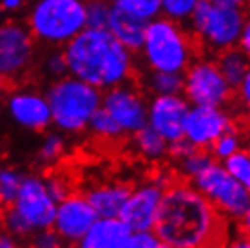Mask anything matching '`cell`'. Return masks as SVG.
I'll use <instances>...</instances> for the list:
<instances>
[{"label": "cell", "mask_w": 250, "mask_h": 248, "mask_svg": "<svg viewBox=\"0 0 250 248\" xmlns=\"http://www.w3.org/2000/svg\"><path fill=\"white\" fill-rule=\"evenodd\" d=\"M238 47H239V49H243L245 53H249V49H250V24L245 25L243 31H241V35H239Z\"/></svg>", "instance_id": "40"}, {"label": "cell", "mask_w": 250, "mask_h": 248, "mask_svg": "<svg viewBox=\"0 0 250 248\" xmlns=\"http://www.w3.org/2000/svg\"><path fill=\"white\" fill-rule=\"evenodd\" d=\"M145 85L152 96L160 94H182L183 75L180 73H163V71H149L145 78Z\"/></svg>", "instance_id": "22"}, {"label": "cell", "mask_w": 250, "mask_h": 248, "mask_svg": "<svg viewBox=\"0 0 250 248\" xmlns=\"http://www.w3.org/2000/svg\"><path fill=\"white\" fill-rule=\"evenodd\" d=\"M218 4H225V6H234V7H245L249 4V0H212Z\"/></svg>", "instance_id": "43"}, {"label": "cell", "mask_w": 250, "mask_h": 248, "mask_svg": "<svg viewBox=\"0 0 250 248\" xmlns=\"http://www.w3.org/2000/svg\"><path fill=\"white\" fill-rule=\"evenodd\" d=\"M109 2L114 9L129 13L144 22L160 17V0H109Z\"/></svg>", "instance_id": "24"}, {"label": "cell", "mask_w": 250, "mask_h": 248, "mask_svg": "<svg viewBox=\"0 0 250 248\" xmlns=\"http://www.w3.org/2000/svg\"><path fill=\"white\" fill-rule=\"evenodd\" d=\"M45 181V186H47V190H49L51 198L55 199V201H60L67 196L71 190H69V185L67 181L62 180V178H58V176H49V178H44Z\"/></svg>", "instance_id": "36"}, {"label": "cell", "mask_w": 250, "mask_h": 248, "mask_svg": "<svg viewBox=\"0 0 250 248\" xmlns=\"http://www.w3.org/2000/svg\"><path fill=\"white\" fill-rule=\"evenodd\" d=\"M9 207L31 227L33 232L53 227L57 201L51 198L44 178L40 176H24L19 194Z\"/></svg>", "instance_id": "11"}, {"label": "cell", "mask_w": 250, "mask_h": 248, "mask_svg": "<svg viewBox=\"0 0 250 248\" xmlns=\"http://www.w3.org/2000/svg\"><path fill=\"white\" fill-rule=\"evenodd\" d=\"M162 241L152 230H140V232H129L122 248H162Z\"/></svg>", "instance_id": "34"}, {"label": "cell", "mask_w": 250, "mask_h": 248, "mask_svg": "<svg viewBox=\"0 0 250 248\" xmlns=\"http://www.w3.org/2000/svg\"><path fill=\"white\" fill-rule=\"evenodd\" d=\"M165 183L154 180L142 183L136 188H131V194H129V198H127L118 216L122 219V223L131 232L154 228Z\"/></svg>", "instance_id": "13"}, {"label": "cell", "mask_w": 250, "mask_h": 248, "mask_svg": "<svg viewBox=\"0 0 250 248\" xmlns=\"http://www.w3.org/2000/svg\"><path fill=\"white\" fill-rule=\"evenodd\" d=\"M0 225H2L4 232H7V234H9L13 239H17V241H25V239H29V236L33 234L31 227L25 223L24 219L13 210L11 207H6L4 216H2V223Z\"/></svg>", "instance_id": "32"}, {"label": "cell", "mask_w": 250, "mask_h": 248, "mask_svg": "<svg viewBox=\"0 0 250 248\" xmlns=\"http://www.w3.org/2000/svg\"><path fill=\"white\" fill-rule=\"evenodd\" d=\"M25 25L37 43L58 47L73 40L85 24L83 0H33L25 13Z\"/></svg>", "instance_id": "5"}, {"label": "cell", "mask_w": 250, "mask_h": 248, "mask_svg": "<svg viewBox=\"0 0 250 248\" xmlns=\"http://www.w3.org/2000/svg\"><path fill=\"white\" fill-rule=\"evenodd\" d=\"M129 194L131 186L127 183H104L85 192V198L98 217H118Z\"/></svg>", "instance_id": "18"}, {"label": "cell", "mask_w": 250, "mask_h": 248, "mask_svg": "<svg viewBox=\"0 0 250 248\" xmlns=\"http://www.w3.org/2000/svg\"><path fill=\"white\" fill-rule=\"evenodd\" d=\"M113 6L109 0H89L85 2V24L93 29H107Z\"/></svg>", "instance_id": "30"}, {"label": "cell", "mask_w": 250, "mask_h": 248, "mask_svg": "<svg viewBox=\"0 0 250 248\" xmlns=\"http://www.w3.org/2000/svg\"><path fill=\"white\" fill-rule=\"evenodd\" d=\"M190 105L225 107L234 96L232 89L212 58H194L183 71V91Z\"/></svg>", "instance_id": "8"}, {"label": "cell", "mask_w": 250, "mask_h": 248, "mask_svg": "<svg viewBox=\"0 0 250 248\" xmlns=\"http://www.w3.org/2000/svg\"><path fill=\"white\" fill-rule=\"evenodd\" d=\"M38 43L27 25L15 20L0 22V76L20 80L31 71L37 60Z\"/></svg>", "instance_id": "9"}, {"label": "cell", "mask_w": 250, "mask_h": 248, "mask_svg": "<svg viewBox=\"0 0 250 248\" xmlns=\"http://www.w3.org/2000/svg\"><path fill=\"white\" fill-rule=\"evenodd\" d=\"M51 111V125L62 134H80L87 130L91 116L102 105V91L65 75L51 82L45 93Z\"/></svg>", "instance_id": "4"}, {"label": "cell", "mask_w": 250, "mask_h": 248, "mask_svg": "<svg viewBox=\"0 0 250 248\" xmlns=\"http://www.w3.org/2000/svg\"><path fill=\"white\" fill-rule=\"evenodd\" d=\"M83 2H89V0H83Z\"/></svg>", "instance_id": "47"}, {"label": "cell", "mask_w": 250, "mask_h": 248, "mask_svg": "<svg viewBox=\"0 0 250 248\" xmlns=\"http://www.w3.org/2000/svg\"><path fill=\"white\" fill-rule=\"evenodd\" d=\"M219 214L229 221H243L245 230L250 219V188L236 181L219 162L212 160L198 176L190 180Z\"/></svg>", "instance_id": "7"}, {"label": "cell", "mask_w": 250, "mask_h": 248, "mask_svg": "<svg viewBox=\"0 0 250 248\" xmlns=\"http://www.w3.org/2000/svg\"><path fill=\"white\" fill-rule=\"evenodd\" d=\"M87 130L94 138L104 140V142H116V140H122L125 136L122 129L118 127V124L109 116V112L105 109H102V105L89 120Z\"/></svg>", "instance_id": "23"}, {"label": "cell", "mask_w": 250, "mask_h": 248, "mask_svg": "<svg viewBox=\"0 0 250 248\" xmlns=\"http://www.w3.org/2000/svg\"><path fill=\"white\" fill-rule=\"evenodd\" d=\"M243 149V140L239 136V132L236 127L229 129L227 132H223L216 142L208 147V154L212 156V160L216 162H223L229 156H232L234 152Z\"/></svg>", "instance_id": "25"}, {"label": "cell", "mask_w": 250, "mask_h": 248, "mask_svg": "<svg viewBox=\"0 0 250 248\" xmlns=\"http://www.w3.org/2000/svg\"><path fill=\"white\" fill-rule=\"evenodd\" d=\"M40 71L51 80H57V78H62V76L67 75V65H65L62 49L51 47V51L45 53L42 62H40Z\"/></svg>", "instance_id": "33"}, {"label": "cell", "mask_w": 250, "mask_h": 248, "mask_svg": "<svg viewBox=\"0 0 250 248\" xmlns=\"http://www.w3.org/2000/svg\"><path fill=\"white\" fill-rule=\"evenodd\" d=\"M234 91H238V94H239V100L243 102L245 105H249L250 103V75L245 78L241 83H239Z\"/></svg>", "instance_id": "39"}, {"label": "cell", "mask_w": 250, "mask_h": 248, "mask_svg": "<svg viewBox=\"0 0 250 248\" xmlns=\"http://www.w3.org/2000/svg\"><path fill=\"white\" fill-rule=\"evenodd\" d=\"M4 210H6V205L0 201V223H2V216H4Z\"/></svg>", "instance_id": "44"}, {"label": "cell", "mask_w": 250, "mask_h": 248, "mask_svg": "<svg viewBox=\"0 0 250 248\" xmlns=\"http://www.w3.org/2000/svg\"><path fill=\"white\" fill-rule=\"evenodd\" d=\"M138 53L149 71L183 75L196 58V45L183 24L160 15L145 24L144 42Z\"/></svg>", "instance_id": "3"}, {"label": "cell", "mask_w": 250, "mask_h": 248, "mask_svg": "<svg viewBox=\"0 0 250 248\" xmlns=\"http://www.w3.org/2000/svg\"><path fill=\"white\" fill-rule=\"evenodd\" d=\"M201 0H160V15L178 24H187Z\"/></svg>", "instance_id": "26"}, {"label": "cell", "mask_w": 250, "mask_h": 248, "mask_svg": "<svg viewBox=\"0 0 250 248\" xmlns=\"http://www.w3.org/2000/svg\"><path fill=\"white\" fill-rule=\"evenodd\" d=\"M6 107L9 118L22 129L42 132L51 127V111L44 93L33 89H19L9 94Z\"/></svg>", "instance_id": "16"}, {"label": "cell", "mask_w": 250, "mask_h": 248, "mask_svg": "<svg viewBox=\"0 0 250 248\" xmlns=\"http://www.w3.org/2000/svg\"><path fill=\"white\" fill-rule=\"evenodd\" d=\"M132 145H134V150L144 160L160 162L163 158H167L169 143L165 142L156 130L150 129L149 125H145V127H142V129L132 134Z\"/></svg>", "instance_id": "21"}, {"label": "cell", "mask_w": 250, "mask_h": 248, "mask_svg": "<svg viewBox=\"0 0 250 248\" xmlns=\"http://www.w3.org/2000/svg\"><path fill=\"white\" fill-rule=\"evenodd\" d=\"M210 162H212V156L208 154V150L196 149L187 158H183L182 162H178V170H180V174H182L185 180L190 181L194 176H198Z\"/></svg>", "instance_id": "31"}, {"label": "cell", "mask_w": 250, "mask_h": 248, "mask_svg": "<svg viewBox=\"0 0 250 248\" xmlns=\"http://www.w3.org/2000/svg\"><path fill=\"white\" fill-rule=\"evenodd\" d=\"M27 0H0V11L6 15H15L24 9Z\"/></svg>", "instance_id": "38"}, {"label": "cell", "mask_w": 250, "mask_h": 248, "mask_svg": "<svg viewBox=\"0 0 250 248\" xmlns=\"http://www.w3.org/2000/svg\"><path fill=\"white\" fill-rule=\"evenodd\" d=\"M0 248H20L19 247V241L17 239H13L7 232H0Z\"/></svg>", "instance_id": "42"}, {"label": "cell", "mask_w": 250, "mask_h": 248, "mask_svg": "<svg viewBox=\"0 0 250 248\" xmlns=\"http://www.w3.org/2000/svg\"><path fill=\"white\" fill-rule=\"evenodd\" d=\"M218 63L219 71L223 78L227 80V83L236 89V87L241 83V82L250 75L249 71V53H245L243 49L239 47H230L227 51H221L218 53Z\"/></svg>", "instance_id": "20"}, {"label": "cell", "mask_w": 250, "mask_h": 248, "mask_svg": "<svg viewBox=\"0 0 250 248\" xmlns=\"http://www.w3.org/2000/svg\"><path fill=\"white\" fill-rule=\"evenodd\" d=\"M187 24L203 47L212 53H221L238 47L239 35L249 24V19L243 7L201 0Z\"/></svg>", "instance_id": "6"}, {"label": "cell", "mask_w": 250, "mask_h": 248, "mask_svg": "<svg viewBox=\"0 0 250 248\" xmlns=\"http://www.w3.org/2000/svg\"><path fill=\"white\" fill-rule=\"evenodd\" d=\"M22 180H24V174L19 172L17 168L0 167V201L6 207H9L15 201Z\"/></svg>", "instance_id": "29"}, {"label": "cell", "mask_w": 250, "mask_h": 248, "mask_svg": "<svg viewBox=\"0 0 250 248\" xmlns=\"http://www.w3.org/2000/svg\"><path fill=\"white\" fill-rule=\"evenodd\" d=\"M190 103L183 94H160L147 102V125L167 143L183 138V125Z\"/></svg>", "instance_id": "14"}, {"label": "cell", "mask_w": 250, "mask_h": 248, "mask_svg": "<svg viewBox=\"0 0 250 248\" xmlns=\"http://www.w3.org/2000/svg\"><path fill=\"white\" fill-rule=\"evenodd\" d=\"M221 248H250V241L247 237H236V239H227Z\"/></svg>", "instance_id": "41"}, {"label": "cell", "mask_w": 250, "mask_h": 248, "mask_svg": "<svg viewBox=\"0 0 250 248\" xmlns=\"http://www.w3.org/2000/svg\"><path fill=\"white\" fill-rule=\"evenodd\" d=\"M4 87H6V80H4V78H2V76H0V93H2V91H4Z\"/></svg>", "instance_id": "45"}, {"label": "cell", "mask_w": 250, "mask_h": 248, "mask_svg": "<svg viewBox=\"0 0 250 248\" xmlns=\"http://www.w3.org/2000/svg\"><path fill=\"white\" fill-rule=\"evenodd\" d=\"M162 248H172V247H165V245H163V247Z\"/></svg>", "instance_id": "46"}, {"label": "cell", "mask_w": 250, "mask_h": 248, "mask_svg": "<svg viewBox=\"0 0 250 248\" xmlns=\"http://www.w3.org/2000/svg\"><path fill=\"white\" fill-rule=\"evenodd\" d=\"M67 75L100 89L131 82L134 73V53L107 31L85 27L62 47Z\"/></svg>", "instance_id": "2"}, {"label": "cell", "mask_w": 250, "mask_h": 248, "mask_svg": "<svg viewBox=\"0 0 250 248\" xmlns=\"http://www.w3.org/2000/svg\"><path fill=\"white\" fill-rule=\"evenodd\" d=\"M129 232L120 217H96L76 248H122Z\"/></svg>", "instance_id": "17"}, {"label": "cell", "mask_w": 250, "mask_h": 248, "mask_svg": "<svg viewBox=\"0 0 250 248\" xmlns=\"http://www.w3.org/2000/svg\"><path fill=\"white\" fill-rule=\"evenodd\" d=\"M229 219L187 180L165 183L152 232L172 248H221L229 239Z\"/></svg>", "instance_id": "1"}, {"label": "cell", "mask_w": 250, "mask_h": 248, "mask_svg": "<svg viewBox=\"0 0 250 248\" xmlns=\"http://www.w3.org/2000/svg\"><path fill=\"white\" fill-rule=\"evenodd\" d=\"M192 150H196L190 145V143L185 140V138H182V140H176V142L169 143V149H167V156H169L170 160H174L176 163L182 162L183 158H187Z\"/></svg>", "instance_id": "37"}, {"label": "cell", "mask_w": 250, "mask_h": 248, "mask_svg": "<svg viewBox=\"0 0 250 248\" xmlns=\"http://www.w3.org/2000/svg\"><path fill=\"white\" fill-rule=\"evenodd\" d=\"M219 163L225 167V170L234 180L239 181L247 188H250V156L247 150H238V152H234L232 156H229L227 160Z\"/></svg>", "instance_id": "28"}, {"label": "cell", "mask_w": 250, "mask_h": 248, "mask_svg": "<svg viewBox=\"0 0 250 248\" xmlns=\"http://www.w3.org/2000/svg\"><path fill=\"white\" fill-rule=\"evenodd\" d=\"M96 212L93 210L85 194L69 192L63 199L57 203L55 219L51 228L62 237L63 243L76 245L80 237L96 221Z\"/></svg>", "instance_id": "15"}, {"label": "cell", "mask_w": 250, "mask_h": 248, "mask_svg": "<svg viewBox=\"0 0 250 248\" xmlns=\"http://www.w3.org/2000/svg\"><path fill=\"white\" fill-rule=\"evenodd\" d=\"M65 150V138L60 130H51L44 136L42 145L38 149V162L42 165H53L62 158Z\"/></svg>", "instance_id": "27"}, {"label": "cell", "mask_w": 250, "mask_h": 248, "mask_svg": "<svg viewBox=\"0 0 250 248\" xmlns=\"http://www.w3.org/2000/svg\"><path fill=\"white\" fill-rule=\"evenodd\" d=\"M232 127L236 125L225 107L190 105L183 125V138L194 149L208 150V147Z\"/></svg>", "instance_id": "12"}, {"label": "cell", "mask_w": 250, "mask_h": 248, "mask_svg": "<svg viewBox=\"0 0 250 248\" xmlns=\"http://www.w3.org/2000/svg\"><path fill=\"white\" fill-rule=\"evenodd\" d=\"M102 109L109 112L125 136H132L147 125V100L144 93L129 82L104 91Z\"/></svg>", "instance_id": "10"}, {"label": "cell", "mask_w": 250, "mask_h": 248, "mask_svg": "<svg viewBox=\"0 0 250 248\" xmlns=\"http://www.w3.org/2000/svg\"><path fill=\"white\" fill-rule=\"evenodd\" d=\"M29 248H63V239L53 228L37 230L29 236Z\"/></svg>", "instance_id": "35"}, {"label": "cell", "mask_w": 250, "mask_h": 248, "mask_svg": "<svg viewBox=\"0 0 250 248\" xmlns=\"http://www.w3.org/2000/svg\"><path fill=\"white\" fill-rule=\"evenodd\" d=\"M145 24L147 22H144V20L113 7L109 22H107V31L111 33L122 45H125L132 53H136V51H140L142 42H144Z\"/></svg>", "instance_id": "19"}]
</instances>
